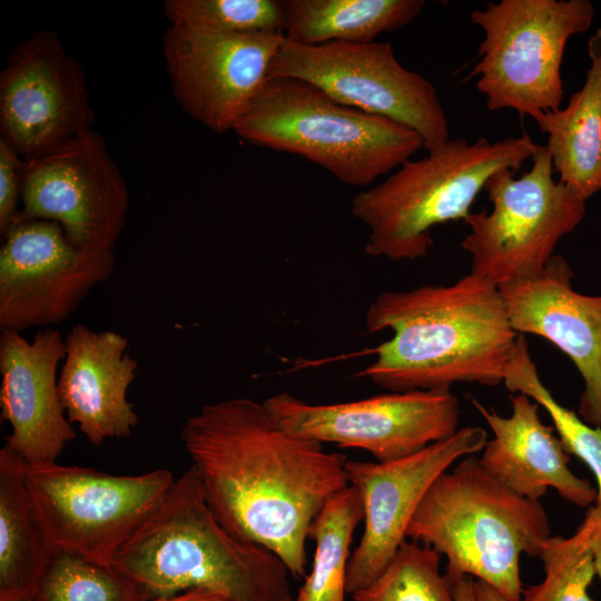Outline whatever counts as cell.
<instances>
[{
  "mask_svg": "<svg viewBox=\"0 0 601 601\" xmlns=\"http://www.w3.org/2000/svg\"><path fill=\"white\" fill-rule=\"evenodd\" d=\"M366 329L392 331L363 375L391 392L503 383L519 334L499 287L469 273L451 285L382 292Z\"/></svg>",
  "mask_w": 601,
  "mask_h": 601,
  "instance_id": "obj_2",
  "label": "cell"
},
{
  "mask_svg": "<svg viewBox=\"0 0 601 601\" xmlns=\"http://www.w3.org/2000/svg\"><path fill=\"white\" fill-rule=\"evenodd\" d=\"M475 593L477 601H508L495 589L481 580L475 581Z\"/></svg>",
  "mask_w": 601,
  "mask_h": 601,
  "instance_id": "obj_34",
  "label": "cell"
},
{
  "mask_svg": "<svg viewBox=\"0 0 601 601\" xmlns=\"http://www.w3.org/2000/svg\"><path fill=\"white\" fill-rule=\"evenodd\" d=\"M0 249V328L23 332L67 319L115 267L112 250L73 246L51 220L16 217Z\"/></svg>",
  "mask_w": 601,
  "mask_h": 601,
  "instance_id": "obj_13",
  "label": "cell"
},
{
  "mask_svg": "<svg viewBox=\"0 0 601 601\" xmlns=\"http://www.w3.org/2000/svg\"><path fill=\"white\" fill-rule=\"evenodd\" d=\"M551 536L539 500L516 494L470 455L432 484L406 531L447 560L445 577L464 575L495 589L508 601H521L520 555L539 556Z\"/></svg>",
  "mask_w": 601,
  "mask_h": 601,
  "instance_id": "obj_4",
  "label": "cell"
},
{
  "mask_svg": "<svg viewBox=\"0 0 601 601\" xmlns=\"http://www.w3.org/2000/svg\"><path fill=\"white\" fill-rule=\"evenodd\" d=\"M24 161L0 138V230L3 233L18 214L21 199Z\"/></svg>",
  "mask_w": 601,
  "mask_h": 601,
  "instance_id": "obj_30",
  "label": "cell"
},
{
  "mask_svg": "<svg viewBox=\"0 0 601 601\" xmlns=\"http://www.w3.org/2000/svg\"><path fill=\"white\" fill-rule=\"evenodd\" d=\"M512 413L502 416L471 396L474 408L493 432L479 457L483 467L516 494L539 500L548 487L578 506H590L597 491L574 475L570 456L554 427L539 416V404L523 393L510 395Z\"/></svg>",
  "mask_w": 601,
  "mask_h": 601,
  "instance_id": "obj_20",
  "label": "cell"
},
{
  "mask_svg": "<svg viewBox=\"0 0 601 601\" xmlns=\"http://www.w3.org/2000/svg\"><path fill=\"white\" fill-rule=\"evenodd\" d=\"M441 554L406 539L378 577L352 594L354 601H454L452 583L440 572Z\"/></svg>",
  "mask_w": 601,
  "mask_h": 601,
  "instance_id": "obj_27",
  "label": "cell"
},
{
  "mask_svg": "<svg viewBox=\"0 0 601 601\" xmlns=\"http://www.w3.org/2000/svg\"><path fill=\"white\" fill-rule=\"evenodd\" d=\"M27 463L0 450V601L33 600L55 553L26 477Z\"/></svg>",
  "mask_w": 601,
  "mask_h": 601,
  "instance_id": "obj_21",
  "label": "cell"
},
{
  "mask_svg": "<svg viewBox=\"0 0 601 601\" xmlns=\"http://www.w3.org/2000/svg\"><path fill=\"white\" fill-rule=\"evenodd\" d=\"M29 491L55 551L114 565L175 482L166 469L115 475L56 462L27 464Z\"/></svg>",
  "mask_w": 601,
  "mask_h": 601,
  "instance_id": "obj_9",
  "label": "cell"
},
{
  "mask_svg": "<svg viewBox=\"0 0 601 601\" xmlns=\"http://www.w3.org/2000/svg\"><path fill=\"white\" fill-rule=\"evenodd\" d=\"M263 403L287 432L342 449H363L381 463L451 437L461 414L451 390L391 392L332 404H312L280 392Z\"/></svg>",
  "mask_w": 601,
  "mask_h": 601,
  "instance_id": "obj_11",
  "label": "cell"
},
{
  "mask_svg": "<svg viewBox=\"0 0 601 601\" xmlns=\"http://www.w3.org/2000/svg\"><path fill=\"white\" fill-rule=\"evenodd\" d=\"M486 442L485 428L464 426L451 437L400 460H347L349 484L358 490L364 508L363 535L347 568V594L366 588L392 561L435 480L456 461L481 452Z\"/></svg>",
  "mask_w": 601,
  "mask_h": 601,
  "instance_id": "obj_15",
  "label": "cell"
},
{
  "mask_svg": "<svg viewBox=\"0 0 601 601\" xmlns=\"http://www.w3.org/2000/svg\"><path fill=\"white\" fill-rule=\"evenodd\" d=\"M283 40L279 32L225 35L170 24L162 50L176 100L209 130H233Z\"/></svg>",
  "mask_w": 601,
  "mask_h": 601,
  "instance_id": "obj_16",
  "label": "cell"
},
{
  "mask_svg": "<svg viewBox=\"0 0 601 601\" xmlns=\"http://www.w3.org/2000/svg\"><path fill=\"white\" fill-rule=\"evenodd\" d=\"M531 159L519 178L511 169L494 174L484 187L491 211L464 219L470 231L462 248L471 257L470 273L496 286L541 273L560 239L585 215L587 200L554 179L545 146L539 145Z\"/></svg>",
  "mask_w": 601,
  "mask_h": 601,
  "instance_id": "obj_8",
  "label": "cell"
},
{
  "mask_svg": "<svg viewBox=\"0 0 601 601\" xmlns=\"http://www.w3.org/2000/svg\"><path fill=\"white\" fill-rule=\"evenodd\" d=\"M233 130L252 145L302 156L354 187L370 186L424 148L413 129L294 78H267Z\"/></svg>",
  "mask_w": 601,
  "mask_h": 601,
  "instance_id": "obj_6",
  "label": "cell"
},
{
  "mask_svg": "<svg viewBox=\"0 0 601 601\" xmlns=\"http://www.w3.org/2000/svg\"><path fill=\"white\" fill-rule=\"evenodd\" d=\"M363 520L361 494L351 484L326 502L308 531L315 541L312 570L292 601H345L351 545Z\"/></svg>",
  "mask_w": 601,
  "mask_h": 601,
  "instance_id": "obj_24",
  "label": "cell"
},
{
  "mask_svg": "<svg viewBox=\"0 0 601 601\" xmlns=\"http://www.w3.org/2000/svg\"><path fill=\"white\" fill-rule=\"evenodd\" d=\"M565 258L553 255L535 276L502 284L499 290L512 328L555 345L581 374L579 414L601 427V295L578 293Z\"/></svg>",
  "mask_w": 601,
  "mask_h": 601,
  "instance_id": "obj_17",
  "label": "cell"
},
{
  "mask_svg": "<svg viewBox=\"0 0 601 601\" xmlns=\"http://www.w3.org/2000/svg\"><path fill=\"white\" fill-rule=\"evenodd\" d=\"M544 580L523 590L521 601H594L589 587L595 575L584 522L570 538L550 536L541 546Z\"/></svg>",
  "mask_w": 601,
  "mask_h": 601,
  "instance_id": "obj_29",
  "label": "cell"
},
{
  "mask_svg": "<svg viewBox=\"0 0 601 601\" xmlns=\"http://www.w3.org/2000/svg\"><path fill=\"white\" fill-rule=\"evenodd\" d=\"M86 76L58 35L38 30L11 52L0 75V131L29 159L92 130Z\"/></svg>",
  "mask_w": 601,
  "mask_h": 601,
  "instance_id": "obj_14",
  "label": "cell"
},
{
  "mask_svg": "<svg viewBox=\"0 0 601 601\" xmlns=\"http://www.w3.org/2000/svg\"><path fill=\"white\" fill-rule=\"evenodd\" d=\"M267 78L307 81L342 105L402 124L421 136L427 151L450 139L434 85L403 67L388 42L305 46L284 37Z\"/></svg>",
  "mask_w": 601,
  "mask_h": 601,
  "instance_id": "obj_10",
  "label": "cell"
},
{
  "mask_svg": "<svg viewBox=\"0 0 601 601\" xmlns=\"http://www.w3.org/2000/svg\"><path fill=\"white\" fill-rule=\"evenodd\" d=\"M583 522L589 529V542L593 555L595 575L601 582V516L589 509Z\"/></svg>",
  "mask_w": 601,
  "mask_h": 601,
  "instance_id": "obj_31",
  "label": "cell"
},
{
  "mask_svg": "<svg viewBox=\"0 0 601 601\" xmlns=\"http://www.w3.org/2000/svg\"><path fill=\"white\" fill-rule=\"evenodd\" d=\"M180 439L219 522L305 579L312 522L349 485L346 455L287 432L248 397L203 405Z\"/></svg>",
  "mask_w": 601,
  "mask_h": 601,
  "instance_id": "obj_1",
  "label": "cell"
},
{
  "mask_svg": "<svg viewBox=\"0 0 601 601\" xmlns=\"http://www.w3.org/2000/svg\"><path fill=\"white\" fill-rule=\"evenodd\" d=\"M164 11L171 24L206 32L284 35L280 1L274 0H167Z\"/></svg>",
  "mask_w": 601,
  "mask_h": 601,
  "instance_id": "obj_28",
  "label": "cell"
},
{
  "mask_svg": "<svg viewBox=\"0 0 601 601\" xmlns=\"http://www.w3.org/2000/svg\"><path fill=\"white\" fill-rule=\"evenodd\" d=\"M284 37L318 46L332 41L368 43L413 21L424 0H285Z\"/></svg>",
  "mask_w": 601,
  "mask_h": 601,
  "instance_id": "obj_23",
  "label": "cell"
},
{
  "mask_svg": "<svg viewBox=\"0 0 601 601\" xmlns=\"http://www.w3.org/2000/svg\"><path fill=\"white\" fill-rule=\"evenodd\" d=\"M65 344L58 393L69 422L96 446L109 439L129 437L139 417L127 398L138 370L137 361L127 354L128 339L112 331L95 332L77 324Z\"/></svg>",
  "mask_w": 601,
  "mask_h": 601,
  "instance_id": "obj_19",
  "label": "cell"
},
{
  "mask_svg": "<svg viewBox=\"0 0 601 601\" xmlns=\"http://www.w3.org/2000/svg\"><path fill=\"white\" fill-rule=\"evenodd\" d=\"M591 65L566 107L533 117L548 134V149L559 180L584 200L601 190V27L590 38Z\"/></svg>",
  "mask_w": 601,
  "mask_h": 601,
  "instance_id": "obj_22",
  "label": "cell"
},
{
  "mask_svg": "<svg viewBox=\"0 0 601 601\" xmlns=\"http://www.w3.org/2000/svg\"><path fill=\"white\" fill-rule=\"evenodd\" d=\"M147 601H227L223 595L208 589H191L170 597L151 598Z\"/></svg>",
  "mask_w": 601,
  "mask_h": 601,
  "instance_id": "obj_32",
  "label": "cell"
},
{
  "mask_svg": "<svg viewBox=\"0 0 601 601\" xmlns=\"http://www.w3.org/2000/svg\"><path fill=\"white\" fill-rule=\"evenodd\" d=\"M503 383L511 393H523L542 406L550 415L566 452L578 456L592 471L598 490L595 505L590 509L601 516V427L588 424L553 397L539 377L523 335L518 337Z\"/></svg>",
  "mask_w": 601,
  "mask_h": 601,
  "instance_id": "obj_25",
  "label": "cell"
},
{
  "mask_svg": "<svg viewBox=\"0 0 601 601\" xmlns=\"http://www.w3.org/2000/svg\"><path fill=\"white\" fill-rule=\"evenodd\" d=\"M454 601H477L475 593V580L464 575L452 583Z\"/></svg>",
  "mask_w": 601,
  "mask_h": 601,
  "instance_id": "obj_33",
  "label": "cell"
},
{
  "mask_svg": "<svg viewBox=\"0 0 601 601\" xmlns=\"http://www.w3.org/2000/svg\"><path fill=\"white\" fill-rule=\"evenodd\" d=\"M114 566L140 583L150 598L191 589L211 590L227 601L293 598L284 562L219 522L193 465L120 549Z\"/></svg>",
  "mask_w": 601,
  "mask_h": 601,
  "instance_id": "obj_3",
  "label": "cell"
},
{
  "mask_svg": "<svg viewBox=\"0 0 601 601\" xmlns=\"http://www.w3.org/2000/svg\"><path fill=\"white\" fill-rule=\"evenodd\" d=\"M589 0H501L471 13L484 38L470 77L491 111L513 109L531 118L560 109L566 42L590 29Z\"/></svg>",
  "mask_w": 601,
  "mask_h": 601,
  "instance_id": "obj_7",
  "label": "cell"
},
{
  "mask_svg": "<svg viewBox=\"0 0 601 601\" xmlns=\"http://www.w3.org/2000/svg\"><path fill=\"white\" fill-rule=\"evenodd\" d=\"M147 590L114 565L55 551L33 601H147Z\"/></svg>",
  "mask_w": 601,
  "mask_h": 601,
  "instance_id": "obj_26",
  "label": "cell"
},
{
  "mask_svg": "<svg viewBox=\"0 0 601 601\" xmlns=\"http://www.w3.org/2000/svg\"><path fill=\"white\" fill-rule=\"evenodd\" d=\"M21 219L59 224L85 250H112L129 208V190L104 138L90 130L24 159Z\"/></svg>",
  "mask_w": 601,
  "mask_h": 601,
  "instance_id": "obj_12",
  "label": "cell"
},
{
  "mask_svg": "<svg viewBox=\"0 0 601 601\" xmlns=\"http://www.w3.org/2000/svg\"><path fill=\"white\" fill-rule=\"evenodd\" d=\"M538 146L525 131L494 142L450 138L427 156L406 160L352 200V215L370 230L365 253L393 262L426 256L433 227L464 220L487 180L502 169H520Z\"/></svg>",
  "mask_w": 601,
  "mask_h": 601,
  "instance_id": "obj_5",
  "label": "cell"
},
{
  "mask_svg": "<svg viewBox=\"0 0 601 601\" xmlns=\"http://www.w3.org/2000/svg\"><path fill=\"white\" fill-rule=\"evenodd\" d=\"M19 601H33V600L29 599V600H19Z\"/></svg>",
  "mask_w": 601,
  "mask_h": 601,
  "instance_id": "obj_36",
  "label": "cell"
},
{
  "mask_svg": "<svg viewBox=\"0 0 601 601\" xmlns=\"http://www.w3.org/2000/svg\"><path fill=\"white\" fill-rule=\"evenodd\" d=\"M65 357V339L55 328L38 332L31 342L18 331H1L0 408L11 428L4 444L27 464L56 462L76 439L58 393Z\"/></svg>",
  "mask_w": 601,
  "mask_h": 601,
  "instance_id": "obj_18",
  "label": "cell"
},
{
  "mask_svg": "<svg viewBox=\"0 0 601 601\" xmlns=\"http://www.w3.org/2000/svg\"><path fill=\"white\" fill-rule=\"evenodd\" d=\"M292 600H293V598H288V599H285L283 601H292Z\"/></svg>",
  "mask_w": 601,
  "mask_h": 601,
  "instance_id": "obj_35",
  "label": "cell"
}]
</instances>
